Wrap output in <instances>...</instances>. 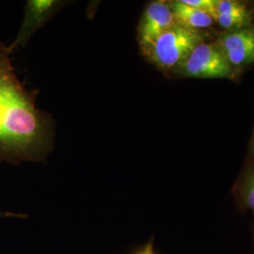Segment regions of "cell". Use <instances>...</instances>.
Listing matches in <instances>:
<instances>
[{
	"label": "cell",
	"mask_w": 254,
	"mask_h": 254,
	"mask_svg": "<svg viewBox=\"0 0 254 254\" xmlns=\"http://www.w3.org/2000/svg\"><path fill=\"white\" fill-rule=\"evenodd\" d=\"M9 46L0 41V164L46 162L56 124L36 106V92L20 81Z\"/></svg>",
	"instance_id": "6da1fadb"
},
{
	"label": "cell",
	"mask_w": 254,
	"mask_h": 254,
	"mask_svg": "<svg viewBox=\"0 0 254 254\" xmlns=\"http://www.w3.org/2000/svg\"><path fill=\"white\" fill-rule=\"evenodd\" d=\"M208 31L193 30L175 24L165 31L142 55L160 72L171 75L200 43L208 41Z\"/></svg>",
	"instance_id": "7a4b0ae2"
},
{
	"label": "cell",
	"mask_w": 254,
	"mask_h": 254,
	"mask_svg": "<svg viewBox=\"0 0 254 254\" xmlns=\"http://www.w3.org/2000/svg\"><path fill=\"white\" fill-rule=\"evenodd\" d=\"M171 75L178 78L235 80L238 73L231 67L216 41H206L196 46Z\"/></svg>",
	"instance_id": "3957f363"
},
{
	"label": "cell",
	"mask_w": 254,
	"mask_h": 254,
	"mask_svg": "<svg viewBox=\"0 0 254 254\" xmlns=\"http://www.w3.org/2000/svg\"><path fill=\"white\" fill-rule=\"evenodd\" d=\"M70 3L64 0H27L21 27L13 42L9 45L10 51L14 52L27 46L40 28Z\"/></svg>",
	"instance_id": "277c9868"
},
{
	"label": "cell",
	"mask_w": 254,
	"mask_h": 254,
	"mask_svg": "<svg viewBox=\"0 0 254 254\" xmlns=\"http://www.w3.org/2000/svg\"><path fill=\"white\" fill-rule=\"evenodd\" d=\"M175 24L169 1L154 0L149 2L141 13L136 27V40L141 55L145 53L156 38Z\"/></svg>",
	"instance_id": "5b68a950"
},
{
	"label": "cell",
	"mask_w": 254,
	"mask_h": 254,
	"mask_svg": "<svg viewBox=\"0 0 254 254\" xmlns=\"http://www.w3.org/2000/svg\"><path fill=\"white\" fill-rule=\"evenodd\" d=\"M216 43L237 73L254 65V24L234 31H222Z\"/></svg>",
	"instance_id": "8992f818"
},
{
	"label": "cell",
	"mask_w": 254,
	"mask_h": 254,
	"mask_svg": "<svg viewBox=\"0 0 254 254\" xmlns=\"http://www.w3.org/2000/svg\"><path fill=\"white\" fill-rule=\"evenodd\" d=\"M254 13L246 2L218 0L215 23L223 31H234L254 25Z\"/></svg>",
	"instance_id": "52a82bcc"
},
{
	"label": "cell",
	"mask_w": 254,
	"mask_h": 254,
	"mask_svg": "<svg viewBox=\"0 0 254 254\" xmlns=\"http://www.w3.org/2000/svg\"><path fill=\"white\" fill-rule=\"evenodd\" d=\"M169 4L173 10L175 23L179 26L193 30L206 31L213 27L214 18L203 10L192 8L185 4L182 0L169 1Z\"/></svg>",
	"instance_id": "ba28073f"
},
{
	"label": "cell",
	"mask_w": 254,
	"mask_h": 254,
	"mask_svg": "<svg viewBox=\"0 0 254 254\" xmlns=\"http://www.w3.org/2000/svg\"><path fill=\"white\" fill-rule=\"evenodd\" d=\"M234 194L238 207L254 217V163L247 165L236 182Z\"/></svg>",
	"instance_id": "9c48e42d"
},
{
	"label": "cell",
	"mask_w": 254,
	"mask_h": 254,
	"mask_svg": "<svg viewBox=\"0 0 254 254\" xmlns=\"http://www.w3.org/2000/svg\"><path fill=\"white\" fill-rule=\"evenodd\" d=\"M182 1L192 8L207 12L213 18H215L218 0H182Z\"/></svg>",
	"instance_id": "30bf717a"
},
{
	"label": "cell",
	"mask_w": 254,
	"mask_h": 254,
	"mask_svg": "<svg viewBox=\"0 0 254 254\" xmlns=\"http://www.w3.org/2000/svg\"><path fill=\"white\" fill-rule=\"evenodd\" d=\"M127 254H157V253L154 245V241L152 239L148 243Z\"/></svg>",
	"instance_id": "8fae6325"
},
{
	"label": "cell",
	"mask_w": 254,
	"mask_h": 254,
	"mask_svg": "<svg viewBox=\"0 0 254 254\" xmlns=\"http://www.w3.org/2000/svg\"><path fill=\"white\" fill-rule=\"evenodd\" d=\"M27 217L26 214L13 213V212H9V211H0V218H26Z\"/></svg>",
	"instance_id": "7c38bea8"
},
{
	"label": "cell",
	"mask_w": 254,
	"mask_h": 254,
	"mask_svg": "<svg viewBox=\"0 0 254 254\" xmlns=\"http://www.w3.org/2000/svg\"><path fill=\"white\" fill-rule=\"evenodd\" d=\"M249 159H250L249 163H254V136L251 142V147H250V152H249Z\"/></svg>",
	"instance_id": "4fadbf2b"
}]
</instances>
